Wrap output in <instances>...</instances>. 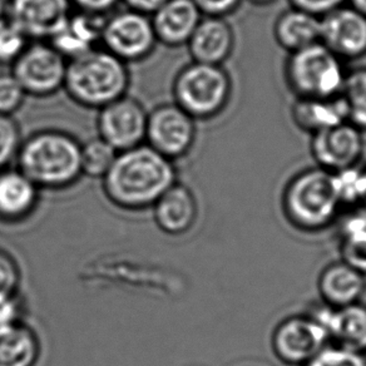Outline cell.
Here are the masks:
<instances>
[{"label": "cell", "instance_id": "6da1fadb", "mask_svg": "<svg viewBox=\"0 0 366 366\" xmlns=\"http://www.w3.org/2000/svg\"><path fill=\"white\" fill-rule=\"evenodd\" d=\"M176 182L173 161L146 143L118 152L112 167L102 178L103 192L108 201L126 211L152 207Z\"/></svg>", "mask_w": 366, "mask_h": 366}, {"label": "cell", "instance_id": "7a4b0ae2", "mask_svg": "<svg viewBox=\"0 0 366 366\" xmlns=\"http://www.w3.org/2000/svg\"><path fill=\"white\" fill-rule=\"evenodd\" d=\"M81 143L69 133L46 129L23 141L18 169L39 189H64L83 176Z\"/></svg>", "mask_w": 366, "mask_h": 366}, {"label": "cell", "instance_id": "3957f363", "mask_svg": "<svg viewBox=\"0 0 366 366\" xmlns=\"http://www.w3.org/2000/svg\"><path fill=\"white\" fill-rule=\"evenodd\" d=\"M127 63L97 46L66 63V93L81 107L101 109L127 94Z\"/></svg>", "mask_w": 366, "mask_h": 366}, {"label": "cell", "instance_id": "277c9868", "mask_svg": "<svg viewBox=\"0 0 366 366\" xmlns=\"http://www.w3.org/2000/svg\"><path fill=\"white\" fill-rule=\"evenodd\" d=\"M331 172L320 167L297 173L282 194V212L287 222L306 234L329 229L340 214Z\"/></svg>", "mask_w": 366, "mask_h": 366}, {"label": "cell", "instance_id": "5b68a950", "mask_svg": "<svg viewBox=\"0 0 366 366\" xmlns=\"http://www.w3.org/2000/svg\"><path fill=\"white\" fill-rule=\"evenodd\" d=\"M174 103L196 119H211L224 112L232 96V81L222 66L192 61L173 81Z\"/></svg>", "mask_w": 366, "mask_h": 366}, {"label": "cell", "instance_id": "8992f818", "mask_svg": "<svg viewBox=\"0 0 366 366\" xmlns=\"http://www.w3.org/2000/svg\"><path fill=\"white\" fill-rule=\"evenodd\" d=\"M346 73L340 58L320 41L292 51L286 61V81L297 98L340 96Z\"/></svg>", "mask_w": 366, "mask_h": 366}, {"label": "cell", "instance_id": "52a82bcc", "mask_svg": "<svg viewBox=\"0 0 366 366\" xmlns=\"http://www.w3.org/2000/svg\"><path fill=\"white\" fill-rule=\"evenodd\" d=\"M66 63L49 41H31L13 63L11 74L26 96L49 97L64 86Z\"/></svg>", "mask_w": 366, "mask_h": 366}, {"label": "cell", "instance_id": "ba28073f", "mask_svg": "<svg viewBox=\"0 0 366 366\" xmlns=\"http://www.w3.org/2000/svg\"><path fill=\"white\" fill-rule=\"evenodd\" d=\"M157 43L149 16L126 9L104 19L101 46L124 63L146 59Z\"/></svg>", "mask_w": 366, "mask_h": 366}, {"label": "cell", "instance_id": "9c48e42d", "mask_svg": "<svg viewBox=\"0 0 366 366\" xmlns=\"http://www.w3.org/2000/svg\"><path fill=\"white\" fill-rule=\"evenodd\" d=\"M329 344L325 329L309 314L286 317L271 337L274 356L289 366L307 365Z\"/></svg>", "mask_w": 366, "mask_h": 366}, {"label": "cell", "instance_id": "30bf717a", "mask_svg": "<svg viewBox=\"0 0 366 366\" xmlns=\"http://www.w3.org/2000/svg\"><path fill=\"white\" fill-rule=\"evenodd\" d=\"M194 141L196 121L176 103L161 104L148 113L146 144L156 152L174 161L184 157Z\"/></svg>", "mask_w": 366, "mask_h": 366}, {"label": "cell", "instance_id": "8fae6325", "mask_svg": "<svg viewBox=\"0 0 366 366\" xmlns=\"http://www.w3.org/2000/svg\"><path fill=\"white\" fill-rule=\"evenodd\" d=\"M147 119L148 113L142 103L126 94L99 109L98 137L118 152L137 147L146 142Z\"/></svg>", "mask_w": 366, "mask_h": 366}, {"label": "cell", "instance_id": "7c38bea8", "mask_svg": "<svg viewBox=\"0 0 366 366\" xmlns=\"http://www.w3.org/2000/svg\"><path fill=\"white\" fill-rule=\"evenodd\" d=\"M320 43L341 61L366 56V16L352 6H342L321 16Z\"/></svg>", "mask_w": 366, "mask_h": 366}, {"label": "cell", "instance_id": "4fadbf2b", "mask_svg": "<svg viewBox=\"0 0 366 366\" xmlns=\"http://www.w3.org/2000/svg\"><path fill=\"white\" fill-rule=\"evenodd\" d=\"M311 154L317 167L329 172L357 166L364 152L362 131L350 122L312 134Z\"/></svg>", "mask_w": 366, "mask_h": 366}, {"label": "cell", "instance_id": "5bb4252c", "mask_svg": "<svg viewBox=\"0 0 366 366\" xmlns=\"http://www.w3.org/2000/svg\"><path fill=\"white\" fill-rule=\"evenodd\" d=\"M71 0H11L9 21L29 41L51 39L71 14Z\"/></svg>", "mask_w": 366, "mask_h": 366}, {"label": "cell", "instance_id": "9a60e30c", "mask_svg": "<svg viewBox=\"0 0 366 366\" xmlns=\"http://www.w3.org/2000/svg\"><path fill=\"white\" fill-rule=\"evenodd\" d=\"M312 316L325 329L330 342L366 354V305L356 302L342 307L319 304L311 309Z\"/></svg>", "mask_w": 366, "mask_h": 366}, {"label": "cell", "instance_id": "2e32d148", "mask_svg": "<svg viewBox=\"0 0 366 366\" xmlns=\"http://www.w3.org/2000/svg\"><path fill=\"white\" fill-rule=\"evenodd\" d=\"M152 209L158 229L171 236L187 234L199 219L196 196L182 183H173L156 201Z\"/></svg>", "mask_w": 366, "mask_h": 366}, {"label": "cell", "instance_id": "e0dca14e", "mask_svg": "<svg viewBox=\"0 0 366 366\" xmlns=\"http://www.w3.org/2000/svg\"><path fill=\"white\" fill-rule=\"evenodd\" d=\"M186 46L196 63L222 66L234 51V28L224 18L202 16Z\"/></svg>", "mask_w": 366, "mask_h": 366}, {"label": "cell", "instance_id": "ac0fdd59", "mask_svg": "<svg viewBox=\"0 0 366 366\" xmlns=\"http://www.w3.org/2000/svg\"><path fill=\"white\" fill-rule=\"evenodd\" d=\"M202 16L191 0H167L151 21L158 43L178 48L187 44Z\"/></svg>", "mask_w": 366, "mask_h": 366}, {"label": "cell", "instance_id": "d6986e66", "mask_svg": "<svg viewBox=\"0 0 366 366\" xmlns=\"http://www.w3.org/2000/svg\"><path fill=\"white\" fill-rule=\"evenodd\" d=\"M39 191L18 168L0 169V222L19 224L34 214Z\"/></svg>", "mask_w": 366, "mask_h": 366}, {"label": "cell", "instance_id": "ffe728a7", "mask_svg": "<svg viewBox=\"0 0 366 366\" xmlns=\"http://www.w3.org/2000/svg\"><path fill=\"white\" fill-rule=\"evenodd\" d=\"M321 302L331 307H342L360 302L366 292V274L360 269L336 261L321 271L317 280Z\"/></svg>", "mask_w": 366, "mask_h": 366}, {"label": "cell", "instance_id": "44dd1931", "mask_svg": "<svg viewBox=\"0 0 366 366\" xmlns=\"http://www.w3.org/2000/svg\"><path fill=\"white\" fill-rule=\"evenodd\" d=\"M104 16L78 11L71 13L64 26L49 39L51 46L71 61L86 51L101 46Z\"/></svg>", "mask_w": 366, "mask_h": 366}, {"label": "cell", "instance_id": "7402d4cb", "mask_svg": "<svg viewBox=\"0 0 366 366\" xmlns=\"http://www.w3.org/2000/svg\"><path fill=\"white\" fill-rule=\"evenodd\" d=\"M297 127L311 136L347 121V111L341 96L334 98H297L291 108Z\"/></svg>", "mask_w": 366, "mask_h": 366}, {"label": "cell", "instance_id": "603a6c76", "mask_svg": "<svg viewBox=\"0 0 366 366\" xmlns=\"http://www.w3.org/2000/svg\"><path fill=\"white\" fill-rule=\"evenodd\" d=\"M274 34L279 46L285 51H300L320 41L321 18L291 6L277 18Z\"/></svg>", "mask_w": 366, "mask_h": 366}, {"label": "cell", "instance_id": "cb8c5ba5", "mask_svg": "<svg viewBox=\"0 0 366 366\" xmlns=\"http://www.w3.org/2000/svg\"><path fill=\"white\" fill-rule=\"evenodd\" d=\"M41 340L24 321L0 327V366H36Z\"/></svg>", "mask_w": 366, "mask_h": 366}, {"label": "cell", "instance_id": "d4e9b609", "mask_svg": "<svg viewBox=\"0 0 366 366\" xmlns=\"http://www.w3.org/2000/svg\"><path fill=\"white\" fill-rule=\"evenodd\" d=\"M341 259L366 274V206L352 207L339 224Z\"/></svg>", "mask_w": 366, "mask_h": 366}, {"label": "cell", "instance_id": "484cf974", "mask_svg": "<svg viewBox=\"0 0 366 366\" xmlns=\"http://www.w3.org/2000/svg\"><path fill=\"white\" fill-rule=\"evenodd\" d=\"M340 96L345 103L347 121L366 131V66L346 73Z\"/></svg>", "mask_w": 366, "mask_h": 366}, {"label": "cell", "instance_id": "4316f807", "mask_svg": "<svg viewBox=\"0 0 366 366\" xmlns=\"http://www.w3.org/2000/svg\"><path fill=\"white\" fill-rule=\"evenodd\" d=\"M118 151L101 137L92 138L81 147V174L102 179L112 167Z\"/></svg>", "mask_w": 366, "mask_h": 366}, {"label": "cell", "instance_id": "83f0119b", "mask_svg": "<svg viewBox=\"0 0 366 366\" xmlns=\"http://www.w3.org/2000/svg\"><path fill=\"white\" fill-rule=\"evenodd\" d=\"M332 184L341 206H361L366 196V168L352 166L331 173Z\"/></svg>", "mask_w": 366, "mask_h": 366}, {"label": "cell", "instance_id": "f1b7e54d", "mask_svg": "<svg viewBox=\"0 0 366 366\" xmlns=\"http://www.w3.org/2000/svg\"><path fill=\"white\" fill-rule=\"evenodd\" d=\"M306 366H366V354L330 342Z\"/></svg>", "mask_w": 366, "mask_h": 366}, {"label": "cell", "instance_id": "f546056e", "mask_svg": "<svg viewBox=\"0 0 366 366\" xmlns=\"http://www.w3.org/2000/svg\"><path fill=\"white\" fill-rule=\"evenodd\" d=\"M29 43L28 36L11 21L0 26V66H13Z\"/></svg>", "mask_w": 366, "mask_h": 366}, {"label": "cell", "instance_id": "4dcf8cb0", "mask_svg": "<svg viewBox=\"0 0 366 366\" xmlns=\"http://www.w3.org/2000/svg\"><path fill=\"white\" fill-rule=\"evenodd\" d=\"M21 142V128L16 119L0 114V169L9 167L16 159Z\"/></svg>", "mask_w": 366, "mask_h": 366}, {"label": "cell", "instance_id": "1f68e13d", "mask_svg": "<svg viewBox=\"0 0 366 366\" xmlns=\"http://www.w3.org/2000/svg\"><path fill=\"white\" fill-rule=\"evenodd\" d=\"M26 92L11 73H0V114L11 116L26 99Z\"/></svg>", "mask_w": 366, "mask_h": 366}, {"label": "cell", "instance_id": "d6a6232c", "mask_svg": "<svg viewBox=\"0 0 366 366\" xmlns=\"http://www.w3.org/2000/svg\"><path fill=\"white\" fill-rule=\"evenodd\" d=\"M21 267L6 249H0V294L18 292L21 287Z\"/></svg>", "mask_w": 366, "mask_h": 366}, {"label": "cell", "instance_id": "836d02e7", "mask_svg": "<svg viewBox=\"0 0 366 366\" xmlns=\"http://www.w3.org/2000/svg\"><path fill=\"white\" fill-rule=\"evenodd\" d=\"M24 314L26 304L19 291L11 294H0V327L21 322Z\"/></svg>", "mask_w": 366, "mask_h": 366}, {"label": "cell", "instance_id": "e575fe53", "mask_svg": "<svg viewBox=\"0 0 366 366\" xmlns=\"http://www.w3.org/2000/svg\"><path fill=\"white\" fill-rule=\"evenodd\" d=\"M204 16H224L232 14L242 0H191Z\"/></svg>", "mask_w": 366, "mask_h": 366}, {"label": "cell", "instance_id": "d590c367", "mask_svg": "<svg viewBox=\"0 0 366 366\" xmlns=\"http://www.w3.org/2000/svg\"><path fill=\"white\" fill-rule=\"evenodd\" d=\"M346 1L347 0H290L291 6L294 8L307 11L319 18L345 6Z\"/></svg>", "mask_w": 366, "mask_h": 366}, {"label": "cell", "instance_id": "8d00e7d4", "mask_svg": "<svg viewBox=\"0 0 366 366\" xmlns=\"http://www.w3.org/2000/svg\"><path fill=\"white\" fill-rule=\"evenodd\" d=\"M122 0H71V6L78 11H86L97 16H106L112 11Z\"/></svg>", "mask_w": 366, "mask_h": 366}, {"label": "cell", "instance_id": "74e56055", "mask_svg": "<svg viewBox=\"0 0 366 366\" xmlns=\"http://www.w3.org/2000/svg\"><path fill=\"white\" fill-rule=\"evenodd\" d=\"M122 1L127 6V9L151 16L167 0H122Z\"/></svg>", "mask_w": 366, "mask_h": 366}, {"label": "cell", "instance_id": "f35d334b", "mask_svg": "<svg viewBox=\"0 0 366 366\" xmlns=\"http://www.w3.org/2000/svg\"><path fill=\"white\" fill-rule=\"evenodd\" d=\"M9 3L11 0H0V26L9 21Z\"/></svg>", "mask_w": 366, "mask_h": 366}, {"label": "cell", "instance_id": "ab89813d", "mask_svg": "<svg viewBox=\"0 0 366 366\" xmlns=\"http://www.w3.org/2000/svg\"><path fill=\"white\" fill-rule=\"evenodd\" d=\"M350 6L366 16V0H349Z\"/></svg>", "mask_w": 366, "mask_h": 366}, {"label": "cell", "instance_id": "60d3db41", "mask_svg": "<svg viewBox=\"0 0 366 366\" xmlns=\"http://www.w3.org/2000/svg\"><path fill=\"white\" fill-rule=\"evenodd\" d=\"M249 1H251L254 6H264L274 3V0H249Z\"/></svg>", "mask_w": 366, "mask_h": 366}, {"label": "cell", "instance_id": "b9f144b4", "mask_svg": "<svg viewBox=\"0 0 366 366\" xmlns=\"http://www.w3.org/2000/svg\"><path fill=\"white\" fill-rule=\"evenodd\" d=\"M364 204V206H366V196H365V201H364V204Z\"/></svg>", "mask_w": 366, "mask_h": 366}]
</instances>
